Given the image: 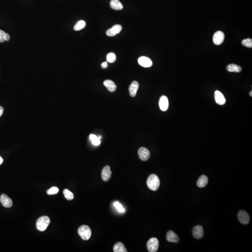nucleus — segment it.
<instances>
[{"mask_svg": "<svg viewBox=\"0 0 252 252\" xmlns=\"http://www.w3.org/2000/svg\"><path fill=\"white\" fill-rule=\"evenodd\" d=\"M123 27L119 25H115L110 29L107 30L106 34L108 37H114L117 34H119L122 31Z\"/></svg>", "mask_w": 252, "mask_h": 252, "instance_id": "obj_8", "label": "nucleus"}, {"mask_svg": "<svg viewBox=\"0 0 252 252\" xmlns=\"http://www.w3.org/2000/svg\"><path fill=\"white\" fill-rule=\"evenodd\" d=\"M6 33L0 30V43H3L5 40V36Z\"/></svg>", "mask_w": 252, "mask_h": 252, "instance_id": "obj_29", "label": "nucleus"}, {"mask_svg": "<svg viewBox=\"0 0 252 252\" xmlns=\"http://www.w3.org/2000/svg\"><path fill=\"white\" fill-rule=\"evenodd\" d=\"M101 67L103 69H106L108 67V63L107 61L104 62L102 63L101 64Z\"/></svg>", "mask_w": 252, "mask_h": 252, "instance_id": "obj_30", "label": "nucleus"}, {"mask_svg": "<svg viewBox=\"0 0 252 252\" xmlns=\"http://www.w3.org/2000/svg\"><path fill=\"white\" fill-rule=\"evenodd\" d=\"M224 39V35L221 31H218L213 35V42L216 45L222 44Z\"/></svg>", "mask_w": 252, "mask_h": 252, "instance_id": "obj_5", "label": "nucleus"}, {"mask_svg": "<svg viewBox=\"0 0 252 252\" xmlns=\"http://www.w3.org/2000/svg\"><path fill=\"white\" fill-rule=\"evenodd\" d=\"M215 100L217 104L223 105L226 102V100L223 94L220 91H216L214 93Z\"/></svg>", "mask_w": 252, "mask_h": 252, "instance_id": "obj_14", "label": "nucleus"}, {"mask_svg": "<svg viewBox=\"0 0 252 252\" xmlns=\"http://www.w3.org/2000/svg\"><path fill=\"white\" fill-rule=\"evenodd\" d=\"M63 193L64 197L67 200H71L74 199V194L68 189H64L63 191Z\"/></svg>", "mask_w": 252, "mask_h": 252, "instance_id": "obj_24", "label": "nucleus"}, {"mask_svg": "<svg viewBox=\"0 0 252 252\" xmlns=\"http://www.w3.org/2000/svg\"><path fill=\"white\" fill-rule=\"evenodd\" d=\"M159 241L155 238H152L149 239L147 242V249L149 252H157L159 247Z\"/></svg>", "mask_w": 252, "mask_h": 252, "instance_id": "obj_4", "label": "nucleus"}, {"mask_svg": "<svg viewBox=\"0 0 252 252\" xmlns=\"http://www.w3.org/2000/svg\"><path fill=\"white\" fill-rule=\"evenodd\" d=\"M89 137H90V140L92 141L93 145H95V146H98L101 143L100 139L99 138V137H97L96 135L91 134L90 135Z\"/></svg>", "mask_w": 252, "mask_h": 252, "instance_id": "obj_23", "label": "nucleus"}, {"mask_svg": "<svg viewBox=\"0 0 252 252\" xmlns=\"http://www.w3.org/2000/svg\"><path fill=\"white\" fill-rule=\"evenodd\" d=\"M138 61L139 64L144 67H150L153 64L151 59L146 57H139Z\"/></svg>", "mask_w": 252, "mask_h": 252, "instance_id": "obj_12", "label": "nucleus"}, {"mask_svg": "<svg viewBox=\"0 0 252 252\" xmlns=\"http://www.w3.org/2000/svg\"><path fill=\"white\" fill-rule=\"evenodd\" d=\"M112 172L110 170V167L106 166L102 169L101 172V177L102 180L105 182H107L111 177Z\"/></svg>", "mask_w": 252, "mask_h": 252, "instance_id": "obj_9", "label": "nucleus"}, {"mask_svg": "<svg viewBox=\"0 0 252 252\" xmlns=\"http://www.w3.org/2000/svg\"><path fill=\"white\" fill-rule=\"evenodd\" d=\"M114 206L116 208L117 210L119 212H121V213H124L125 212V209L123 206L121 204L119 203L118 201L114 202Z\"/></svg>", "mask_w": 252, "mask_h": 252, "instance_id": "obj_26", "label": "nucleus"}, {"mask_svg": "<svg viewBox=\"0 0 252 252\" xmlns=\"http://www.w3.org/2000/svg\"><path fill=\"white\" fill-rule=\"evenodd\" d=\"M208 182V178L205 175H202L197 181V185L200 188H203L207 185Z\"/></svg>", "mask_w": 252, "mask_h": 252, "instance_id": "obj_18", "label": "nucleus"}, {"mask_svg": "<svg viewBox=\"0 0 252 252\" xmlns=\"http://www.w3.org/2000/svg\"><path fill=\"white\" fill-rule=\"evenodd\" d=\"M78 233L80 236L83 240L87 241L89 240L92 235L91 228L87 225H83L80 227L78 229Z\"/></svg>", "mask_w": 252, "mask_h": 252, "instance_id": "obj_3", "label": "nucleus"}, {"mask_svg": "<svg viewBox=\"0 0 252 252\" xmlns=\"http://www.w3.org/2000/svg\"><path fill=\"white\" fill-rule=\"evenodd\" d=\"M10 36H9V35H8V33H5V41H9V40H10Z\"/></svg>", "mask_w": 252, "mask_h": 252, "instance_id": "obj_31", "label": "nucleus"}, {"mask_svg": "<svg viewBox=\"0 0 252 252\" xmlns=\"http://www.w3.org/2000/svg\"><path fill=\"white\" fill-rule=\"evenodd\" d=\"M166 239L168 241L173 243H178L179 241L178 236L174 232L169 231L166 235Z\"/></svg>", "mask_w": 252, "mask_h": 252, "instance_id": "obj_16", "label": "nucleus"}, {"mask_svg": "<svg viewBox=\"0 0 252 252\" xmlns=\"http://www.w3.org/2000/svg\"><path fill=\"white\" fill-rule=\"evenodd\" d=\"M86 23L84 21H79L74 27V30L76 31H80L86 27Z\"/></svg>", "mask_w": 252, "mask_h": 252, "instance_id": "obj_22", "label": "nucleus"}, {"mask_svg": "<svg viewBox=\"0 0 252 252\" xmlns=\"http://www.w3.org/2000/svg\"><path fill=\"white\" fill-rule=\"evenodd\" d=\"M3 159H2V157L1 156H0V165L2 164V163L3 162Z\"/></svg>", "mask_w": 252, "mask_h": 252, "instance_id": "obj_33", "label": "nucleus"}, {"mask_svg": "<svg viewBox=\"0 0 252 252\" xmlns=\"http://www.w3.org/2000/svg\"><path fill=\"white\" fill-rule=\"evenodd\" d=\"M113 251L114 252H127L126 248L125 247L124 244L121 242H118L114 245L113 247Z\"/></svg>", "mask_w": 252, "mask_h": 252, "instance_id": "obj_21", "label": "nucleus"}, {"mask_svg": "<svg viewBox=\"0 0 252 252\" xmlns=\"http://www.w3.org/2000/svg\"><path fill=\"white\" fill-rule=\"evenodd\" d=\"M249 94H250V96H251V97H252V91H251V92H250V93H249Z\"/></svg>", "mask_w": 252, "mask_h": 252, "instance_id": "obj_34", "label": "nucleus"}, {"mask_svg": "<svg viewBox=\"0 0 252 252\" xmlns=\"http://www.w3.org/2000/svg\"><path fill=\"white\" fill-rule=\"evenodd\" d=\"M139 85L138 82L134 81L130 85L129 87V92L130 96L132 97H135L136 94L139 88Z\"/></svg>", "mask_w": 252, "mask_h": 252, "instance_id": "obj_15", "label": "nucleus"}, {"mask_svg": "<svg viewBox=\"0 0 252 252\" xmlns=\"http://www.w3.org/2000/svg\"><path fill=\"white\" fill-rule=\"evenodd\" d=\"M3 111H4V109H3V107L2 106H0V117L3 114Z\"/></svg>", "mask_w": 252, "mask_h": 252, "instance_id": "obj_32", "label": "nucleus"}, {"mask_svg": "<svg viewBox=\"0 0 252 252\" xmlns=\"http://www.w3.org/2000/svg\"><path fill=\"white\" fill-rule=\"evenodd\" d=\"M147 185L150 190L153 191H157L160 185L159 178L156 175H150L147 179Z\"/></svg>", "mask_w": 252, "mask_h": 252, "instance_id": "obj_1", "label": "nucleus"}, {"mask_svg": "<svg viewBox=\"0 0 252 252\" xmlns=\"http://www.w3.org/2000/svg\"><path fill=\"white\" fill-rule=\"evenodd\" d=\"M103 84L109 92H114L116 90V85L111 80H106L103 82Z\"/></svg>", "mask_w": 252, "mask_h": 252, "instance_id": "obj_17", "label": "nucleus"}, {"mask_svg": "<svg viewBox=\"0 0 252 252\" xmlns=\"http://www.w3.org/2000/svg\"><path fill=\"white\" fill-rule=\"evenodd\" d=\"M50 223V219L48 217L42 216L38 219L36 223L37 229L41 232L45 231L49 224Z\"/></svg>", "mask_w": 252, "mask_h": 252, "instance_id": "obj_2", "label": "nucleus"}, {"mask_svg": "<svg viewBox=\"0 0 252 252\" xmlns=\"http://www.w3.org/2000/svg\"><path fill=\"white\" fill-rule=\"evenodd\" d=\"M227 70L230 72H235V73H240L242 70V68L239 65L235 64H229L227 67Z\"/></svg>", "mask_w": 252, "mask_h": 252, "instance_id": "obj_20", "label": "nucleus"}, {"mask_svg": "<svg viewBox=\"0 0 252 252\" xmlns=\"http://www.w3.org/2000/svg\"><path fill=\"white\" fill-rule=\"evenodd\" d=\"M160 108L162 111H166L167 110L169 106L168 99L165 95H162L160 99L159 102Z\"/></svg>", "mask_w": 252, "mask_h": 252, "instance_id": "obj_10", "label": "nucleus"}, {"mask_svg": "<svg viewBox=\"0 0 252 252\" xmlns=\"http://www.w3.org/2000/svg\"><path fill=\"white\" fill-rule=\"evenodd\" d=\"M106 59L107 61L110 63H113L116 61V54L113 52H110L108 53L106 56Z\"/></svg>", "mask_w": 252, "mask_h": 252, "instance_id": "obj_25", "label": "nucleus"}, {"mask_svg": "<svg viewBox=\"0 0 252 252\" xmlns=\"http://www.w3.org/2000/svg\"><path fill=\"white\" fill-rule=\"evenodd\" d=\"M242 45L248 48L252 47V40L251 38L244 39L242 41Z\"/></svg>", "mask_w": 252, "mask_h": 252, "instance_id": "obj_27", "label": "nucleus"}, {"mask_svg": "<svg viewBox=\"0 0 252 252\" xmlns=\"http://www.w3.org/2000/svg\"><path fill=\"white\" fill-rule=\"evenodd\" d=\"M238 220L242 224H247L249 222L250 217L247 212L245 211H240L238 214Z\"/></svg>", "mask_w": 252, "mask_h": 252, "instance_id": "obj_7", "label": "nucleus"}, {"mask_svg": "<svg viewBox=\"0 0 252 252\" xmlns=\"http://www.w3.org/2000/svg\"><path fill=\"white\" fill-rule=\"evenodd\" d=\"M203 228L200 225L195 226L194 227L192 231L193 236L196 239H200L203 237L204 235Z\"/></svg>", "mask_w": 252, "mask_h": 252, "instance_id": "obj_11", "label": "nucleus"}, {"mask_svg": "<svg viewBox=\"0 0 252 252\" xmlns=\"http://www.w3.org/2000/svg\"><path fill=\"white\" fill-rule=\"evenodd\" d=\"M0 201L4 207L10 208L12 206L13 202L11 199L5 194H2L1 195V198H0Z\"/></svg>", "mask_w": 252, "mask_h": 252, "instance_id": "obj_13", "label": "nucleus"}, {"mask_svg": "<svg viewBox=\"0 0 252 252\" xmlns=\"http://www.w3.org/2000/svg\"><path fill=\"white\" fill-rule=\"evenodd\" d=\"M138 153L140 159L143 161L148 160L150 157V152L148 149L144 147L140 148L138 150Z\"/></svg>", "mask_w": 252, "mask_h": 252, "instance_id": "obj_6", "label": "nucleus"}, {"mask_svg": "<svg viewBox=\"0 0 252 252\" xmlns=\"http://www.w3.org/2000/svg\"><path fill=\"white\" fill-rule=\"evenodd\" d=\"M59 192V189L57 187H52L47 191L48 195H54Z\"/></svg>", "mask_w": 252, "mask_h": 252, "instance_id": "obj_28", "label": "nucleus"}, {"mask_svg": "<svg viewBox=\"0 0 252 252\" xmlns=\"http://www.w3.org/2000/svg\"><path fill=\"white\" fill-rule=\"evenodd\" d=\"M110 4L111 8L114 10H120L123 8V4L119 0H112Z\"/></svg>", "mask_w": 252, "mask_h": 252, "instance_id": "obj_19", "label": "nucleus"}]
</instances>
